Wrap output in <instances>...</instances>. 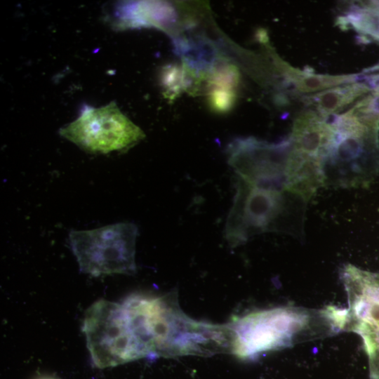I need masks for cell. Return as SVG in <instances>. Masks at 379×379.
Wrapping results in <instances>:
<instances>
[{
    "label": "cell",
    "instance_id": "3957f363",
    "mask_svg": "<svg viewBox=\"0 0 379 379\" xmlns=\"http://www.w3.org/2000/svg\"><path fill=\"white\" fill-rule=\"evenodd\" d=\"M310 314L302 310L277 307L234 317L227 324L230 350L239 359H249L265 352L291 345L306 330Z\"/></svg>",
    "mask_w": 379,
    "mask_h": 379
},
{
    "label": "cell",
    "instance_id": "7c38bea8",
    "mask_svg": "<svg viewBox=\"0 0 379 379\" xmlns=\"http://www.w3.org/2000/svg\"><path fill=\"white\" fill-rule=\"evenodd\" d=\"M161 81L166 96L171 98L180 93L187 84L183 68L176 65H168L163 69Z\"/></svg>",
    "mask_w": 379,
    "mask_h": 379
},
{
    "label": "cell",
    "instance_id": "30bf717a",
    "mask_svg": "<svg viewBox=\"0 0 379 379\" xmlns=\"http://www.w3.org/2000/svg\"><path fill=\"white\" fill-rule=\"evenodd\" d=\"M239 81V73L236 67L226 65L218 68L211 75L209 82L208 101L217 112H226L233 106Z\"/></svg>",
    "mask_w": 379,
    "mask_h": 379
},
{
    "label": "cell",
    "instance_id": "ba28073f",
    "mask_svg": "<svg viewBox=\"0 0 379 379\" xmlns=\"http://www.w3.org/2000/svg\"><path fill=\"white\" fill-rule=\"evenodd\" d=\"M177 15L171 4L164 1H132L119 8L121 28L157 27L164 29L175 22Z\"/></svg>",
    "mask_w": 379,
    "mask_h": 379
},
{
    "label": "cell",
    "instance_id": "277c9868",
    "mask_svg": "<svg viewBox=\"0 0 379 379\" xmlns=\"http://www.w3.org/2000/svg\"><path fill=\"white\" fill-rule=\"evenodd\" d=\"M138 227L119 222L91 230L72 231L69 243L83 273L93 277L136 272Z\"/></svg>",
    "mask_w": 379,
    "mask_h": 379
},
{
    "label": "cell",
    "instance_id": "6da1fadb",
    "mask_svg": "<svg viewBox=\"0 0 379 379\" xmlns=\"http://www.w3.org/2000/svg\"><path fill=\"white\" fill-rule=\"evenodd\" d=\"M121 304L140 358L149 354L211 356L230 350L226 324L190 318L173 293L161 296L135 293Z\"/></svg>",
    "mask_w": 379,
    "mask_h": 379
},
{
    "label": "cell",
    "instance_id": "8992f818",
    "mask_svg": "<svg viewBox=\"0 0 379 379\" xmlns=\"http://www.w3.org/2000/svg\"><path fill=\"white\" fill-rule=\"evenodd\" d=\"M59 133L86 152L103 154L129 149L145 136L115 102L98 108L84 106L79 117Z\"/></svg>",
    "mask_w": 379,
    "mask_h": 379
},
{
    "label": "cell",
    "instance_id": "52a82bcc",
    "mask_svg": "<svg viewBox=\"0 0 379 379\" xmlns=\"http://www.w3.org/2000/svg\"><path fill=\"white\" fill-rule=\"evenodd\" d=\"M291 142L269 144L254 138L237 139L228 147V164L237 177L260 188L286 190Z\"/></svg>",
    "mask_w": 379,
    "mask_h": 379
},
{
    "label": "cell",
    "instance_id": "5b68a950",
    "mask_svg": "<svg viewBox=\"0 0 379 379\" xmlns=\"http://www.w3.org/2000/svg\"><path fill=\"white\" fill-rule=\"evenodd\" d=\"M83 331L98 368L140 359L121 303L101 299L92 304L86 312Z\"/></svg>",
    "mask_w": 379,
    "mask_h": 379
},
{
    "label": "cell",
    "instance_id": "8fae6325",
    "mask_svg": "<svg viewBox=\"0 0 379 379\" xmlns=\"http://www.w3.org/2000/svg\"><path fill=\"white\" fill-rule=\"evenodd\" d=\"M278 63L280 70L293 86L300 92L315 93L343 84L355 82L356 75H319L293 68L281 60Z\"/></svg>",
    "mask_w": 379,
    "mask_h": 379
},
{
    "label": "cell",
    "instance_id": "9c48e42d",
    "mask_svg": "<svg viewBox=\"0 0 379 379\" xmlns=\"http://www.w3.org/2000/svg\"><path fill=\"white\" fill-rule=\"evenodd\" d=\"M368 91L365 84L355 81L315 93L306 98L316 112L325 117L344 109Z\"/></svg>",
    "mask_w": 379,
    "mask_h": 379
},
{
    "label": "cell",
    "instance_id": "7a4b0ae2",
    "mask_svg": "<svg viewBox=\"0 0 379 379\" xmlns=\"http://www.w3.org/2000/svg\"><path fill=\"white\" fill-rule=\"evenodd\" d=\"M287 191L254 187L237 177L225 225L230 245L241 244L260 232L288 230L284 223L291 222V202L305 198L291 191L286 194Z\"/></svg>",
    "mask_w": 379,
    "mask_h": 379
}]
</instances>
